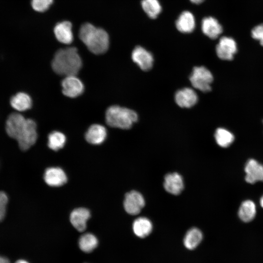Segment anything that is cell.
<instances>
[{
  "label": "cell",
  "mask_w": 263,
  "mask_h": 263,
  "mask_svg": "<svg viewBox=\"0 0 263 263\" xmlns=\"http://www.w3.org/2000/svg\"><path fill=\"white\" fill-rule=\"evenodd\" d=\"M246 182L254 184L258 181L263 182V165L253 159H249L244 167Z\"/></svg>",
  "instance_id": "obj_11"
},
{
  "label": "cell",
  "mask_w": 263,
  "mask_h": 263,
  "mask_svg": "<svg viewBox=\"0 0 263 263\" xmlns=\"http://www.w3.org/2000/svg\"><path fill=\"white\" fill-rule=\"evenodd\" d=\"M26 119L21 114L12 113L8 117L5 129L10 137L17 140L25 125Z\"/></svg>",
  "instance_id": "obj_9"
},
{
  "label": "cell",
  "mask_w": 263,
  "mask_h": 263,
  "mask_svg": "<svg viewBox=\"0 0 263 263\" xmlns=\"http://www.w3.org/2000/svg\"><path fill=\"white\" fill-rule=\"evenodd\" d=\"M137 119L138 115L134 111L117 105L110 106L105 113L106 123L113 128L129 129Z\"/></svg>",
  "instance_id": "obj_3"
},
{
  "label": "cell",
  "mask_w": 263,
  "mask_h": 263,
  "mask_svg": "<svg viewBox=\"0 0 263 263\" xmlns=\"http://www.w3.org/2000/svg\"><path fill=\"white\" fill-rule=\"evenodd\" d=\"M15 263H29L27 261L24 260H19L16 262Z\"/></svg>",
  "instance_id": "obj_33"
},
{
  "label": "cell",
  "mask_w": 263,
  "mask_h": 263,
  "mask_svg": "<svg viewBox=\"0 0 263 263\" xmlns=\"http://www.w3.org/2000/svg\"><path fill=\"white\" fill-rule=\"evenodd\" d=\"M79 37L92 53L99 55L106 52L109 46V37L103 29L86 23L80 28Z\"/></svg>",
  "instance_id": "obj_2"
},
{
  "label": "cell",
  "mask_w": 263,
  "mask_h": 263,
  "mask_svg": "<svg viewBox=\"0 0 263 263\" xmlns=\"http://www.w3.org/2000/svg\"><path fill=\"white\" fill-rule=\"evenodd\" d=\"M97 238L92 233H85L82 235L78 241L80 249L84 252L90 253L98 245Z\"/></svg>",
  "instance_id": "obj_24"
},
{
  "label": "cell",
  "mask_w": 263,
  "mask_h": 263,
  "mask_svg": "<svg viewBox=\"0 0 263 263\" xmlns=\"http://www.w3.org/2000/svg\"><path fill=\"white\" fill-rule=\"evenodd\" d=\"M38 137L37 125L32 119H26L25 125L17 139L19 148L26 150L36 143Z\"/></svg>",
  "instance_id": "obj_5"
},
{
  "label": "cell",
  "mask_w": 263,
  "mask_h": 263,
  "mask_svg": "<svg viewBox=\"0 0 263 263\" xmlns=\"http://www.w3.org/2000/svg\"><path fill=\"white\" fill-rule=\"evenodd\" d=\"M175 101L180 107L190 108L197 102L198 96L193 89L185 88L176 93Z\"/></svg>",
  "instance_id": "obj_12"
},
{
  "label": "cell",
  "mask_w": 263,
  "mask_h": 263,
  "mask_svg": "<svg viewBox=\"0 0 263 263\" xmlns=\"http://www.w3.org/2000/svg\"><path fill=\"white\" fill-rule=\"evenodd\" d=\"M86 141L93 145L102 143L107 137V130L105 127L100 124L91 125L85 135Z\"/></svg>",
  "instance_id": "obj_18"
},
{
  "label": "cell",
  "mask_w": 263,
  "mask_h": 263,
  "mask_svg": "<svg viewBox=\"0 0 263 263\" xmlns=\"http://www.w3.org/2000/svg\"><path fill=\"white\" fill-rule=\"evenodd\" d=\"M214 137L217 144L222 148L229 147L234 140V135L228 130L222 128L216 130Z\"/></svg>",
  "instance_id": "obj_25"
},
{
  "label": "cell",
  "mask_w": 263,
  "mask_h": 263,
  "mask_svg": "<svg viewBox=\"0 0 263 263\" xmlns=\"http://www.w3.org/2000/svg\"><path fill=\"white\" fill-rule=\"evenodd\" d=\"M256 212V206L254 203L248 200L241 204L238 211V216L242 221L247 223L254 218Z\"/></svg>",
  "instance_id": "obj_22"
},
{
  "label": "cell",
  "mask_w": 263,
  "mask_h": 263,
  "mask_svg": "<svg viewBox=\"0 0 263 263\" xmlns=\"http://www.w3.org/2000/svg\"><path fill=\"white\" fill-rule=\"evenodd\" d=\"M184 187L183 178L179 173H169L165 176L164 187L169 193L178 195L183 190Z\"/></svg>",
  "instance_id": "obj_13"
},
{
  "label": "cell",
  "mask_w": 263,
  "mask_h": 263,
  "mask_svg": "<svg viewBox=\"0 0 263 263\" xmlns=\"http://www.w3.org/2000/svg\"><path fill=\"white\" fill-rule=\"evenodd\" d=\"M260 205L262 207H263V195L260 199Z\"/></svg>",
  "instance_id": "obj_34"
},
{
  "label": "cell",
  "mask_w": 263,
  "mask_h": 263,
  "mask_svg": "<svg viewBox=\"0 0 263 263\" xmlns=\"http://www.w3.org/2000/svg\"><path fill=\"white\" fill-rule=\"evenodd\" d=\"M10 104L15 110L23 112L31 108L32 105V101L28 94L20 92L11 97Z\"/></svg>",
  "instance_id": "obj_21"
},
{
  "label": "cell",
  "mask_w": 263,
  "mask_h": 263,
  "mask_svg": "<svg viewBox=\"0 0 263 263\" xmlns=\"http://www.w3.org/2000/svg\"><path fill=\"white\" fill-rule=\"evenodd\" d=\"M203 33L211 39L217 38L222 33L223 27L217 19L212 17L204 18L201 24Z\"/></svg>",
  "instance_id": "obj_14"
},
{
  "label": "cell",
  "mask_w": 263,
  "mask_h": 263,
  "mask_svg": "<svg viewBox=\"0 0 263 263\" xmlns=\"http://www.w3.org/2000/svg\"><path fill=\"white\" fill-rule=\"evenodd\" d=\"M141 5L144 12L151 19L156 18L162 11L158 0H142Z\"/></svg>",
  "instance_id": "obj_26"
},
{
  "label": "cell",
  "mask_w": 263,
  "mask_h": 263,
  "mask_svg": "<svg viewBox=\"0 0 263 263\" xmlns=\"http://www.w3.org/2000/svg\"><path fill=\"white\" fill-rule=\"evenodd\" d=\"M237 51L235 40L231 37H223L216 45V52L219 58L225 60H231Z\"/></svg>",
  "instance_id": "obj_6"
},
{
  "label": "cell",
  "mask_w": 263,
  "mask_h": 263,
  "mask_svg": "<svg viewBox=\"0 0 263 263\" xmlns=\"http://www.w3.org/2000/svg\"><path fill=\"white\" fill-rule=\"evenodd\" d=\"M53 0H31L32 8L38 12H44L52 4Z\"/></svg>",
  "instance_id": "obj_28"
},
{
  "label": "cell",
  "mask_w": 263,
  "mask_h": 263,
  "mask_svg": "<svg viewBox=\"0 0 263 263\" xmlns=\"http://www.w3.org/2000/svg\"><path fill=\"white\" fill-rule=\"evenodd\" d=\"M0 263H10V262L7 258L0 256Z\"/></svg>",
  "instance_id": "obj_31"
},
{
  "label": "cell",
  "mask_w": 263,
  "mask_h": 263,
  "mask_svg": "<svg viewBox=\"0 0 263 263\" xmlns=\"http://www.w3.org/2000/svg\"><path fill=\"white\" fill-rule=\"evenodd\" d=\"M192 3L195 4H200L203 2L205 0H190Z\"/></svg>",
  "instance_id": "obj_32"
},
{
  "label": "cell",
  "mask_w": 263,
  "mask_h": 263,
  "mask_svg": "<svg viewBox=\"0 0 263 263\" xmlns=\"http://www.w3.org/2000/svg\"><path fill=\"white\" fill-rule=\"evenodd\" d=\"M48 146L54 150H57L63 148L66 142L65 135L58 131L51 132L48 135Z\"/></svg>",
  "instance_id": "obj_27"
},
{
  "label": "cell",
  "mask_w": 263,
  "mask_h": 263,
  "mask_svg": "<svg viewBox=\"0 0 263 263\" xmlns=\"http://www.w3.org/2000/svg\"><path fill=\"white\" fill-rule=\"evenodd\" d=\"M251 36L259 41L261 45L263 46V24H259L252 29Z\"/></svg>",
  "instance_id": "obj_30"
},
{
  "label": "cell",
  "mask_w": 263,
  "mask_h": 263,
  "mask_svg": "<svg viewBox=\"0 0 263 263\" xmlns=\"http://www.w3.org/2000/svg\"><path fill=\"white\" fill-rule=\"evenodd\" d=\"M72 25L70 22L64 21L56 24L54 32L56 38L60 42L69 44L73 40Z\"/></svg>",
  "instance_id": "obj_15"
},
{
  "label": "cell",
  "mask_w": 263,
  "mask_h": 263,
  "mask_svg": "<svg viewBox=\"0 0 263 263\" xmlns=\"http://www.w3.org/2000/svg\"><path fill=\"white\" fill-rule=\"evenodd\" d=\"M132 58L143 71H148L152 67L153 57L152 54L141 46H136L133 49Z\"/></svg>",
  "instance_id": "obj_10"
},
{
  "label": "cell",
  "mask_w": 263,
  "mask_h": 263,
  "mask_svg": "<svg viewBox=\"0 0 263 263\" xmlns=\"http://www.w3.org/2000/svg\"><path fill=\"white\" fill-rule=\"evenodd\" d=\"M176 27L181 33L192 32L195 27V20L192 13L188 11L183 12L176 21Z\"/></svg>",
  "instance_id": "obj_19"
},
{
  "label": "cell",
  "mask_w": 263,
  "mask_h": 263,
  "mask_svg": "<svg viewBox=\"0 0 263 263\" xmlns=\"http://www.w3.org/2000/svg\"><path fill=\"white\" fill-rule=\"evenodd\" d=\"M203 239L202 232L197 228H192L186 233L184 239V244L188 249H195Z\"/></svg>",
  "instance_id": "obj_23"
},
{
  "label": "cell",
  "mask_w": 263,
  "mask_h": 263,
  "mask_svg": "<svg viewBox=\"0 0 263 263\" xmlns=\"http://www.w3.org/2000/svg\"><path fill=\"white\" fill-rule=\"evenodd\" d=\"M144 198L141 193L132 190L125 195L124 207L126 211L131 215L138 214L145 206Z\"/></svg>",
  "instance_id": "obj_8"
},
{
  "label": "cell",
  "mask_w": 263,
  "mask_h": 263,
  "mask_svg": "<svg viewBox=\"0 0 263 263\" xmlns=\"http://www.w3.org/2000/svg\"><path fill=\"white\" fill-rule=\"evenodd\" d=\"M61 86L63 94L71 98L79 96L84 90L82 82L75 75L66 76L61 82Z\"/></svg>",
  "instance_id": "obj_7"
},
{
  "label": "cell",
  "mask_w": 263,
  "mask_h": 263,
  "mask_svg": "<svg viewBox=\"0 0 263 263\" xmlns=\"http://www.w3.org/2000/svg\"><path fill=\"white\" fill-rule=\"evenodd\" d=\"M44 179L47 185L52 187H59L67 181V176L64 171L59 168L52 167L47 169Z\"/></svg>",
  "instance_id": "obj_16"
},
{
  "label": "cell",
  "mask_w": 263,
  "mask_h": 263,
  "mask_svg": "<svg viewBox=\"0 0 263 263\" xmlns=\"http://www.w3.org/2000/svg\"><path fill=\"white\" fill-rule=\"evenodd\" d=\"M90 217V212L85 208L74 209L70 215V222L73 226L78 231H84L87 226V221Z\"/></svg>",
  "instance_id": "obj_17"
},
{
  "label": "cell",
  "mask_w": 263,
  "mask_h": 263,
  "mask_svg": "<svg viewBox=\"0 0 263 263\" xmlns=\"http://www.w3.org/2000/svg\"><path fill=\"white\" fill-rule=\"evenodd\" d=\"M8 198L7 194L4 191H0V222L4 218L6 211V206L8 203Z\"/></svg>",
  "instance_id": "obj_29"
},
{
  "label": "cell",
  "mask_w": 263,
  "mask_h": 263,
  "mask_svg": "<svg viewBox=\"0 0 263 263\" xmlns=\"http://www.w3.org/2000/svg\"><path fill=\"white\" fill-rule=\"evenodd\" d=\"M213 79L211 72L204 66L194 67L189 77L193 87L204 93L211 90L210 84Z\"/></svg>",
  "instance_id": "obj_4"
},
{
  "label": "cell",
  "mask_w": 263,
  "mask_h": 263,
  "mask_svg": "<svg viewBox=\"0 0 263 263\" xmlns=\"http://www.w3.org/2000/svg\"><path fill=\"white\" fill-rule=\"evenodd\" d=\"M82 67V60L75 47L58 50L52 62L54 71L65 76L76 75Z\"/></svg>",
  "instance_id": "obj_1"
},
{
  "label": "cell",
  "mask_w": 263,
  "mask_h": 263,
  "mask_svg": "<svg viewBox=\"0 0 263 263\" xmlns=\"http://www.w3.org/2000/svg\"><path fill=\"white\" fill-rule=\"evenodd\" d=\"M152 225L149 219L145 217H139L133 223L132 230L137 237L145 238L151 233Z\"/></svg>",
  "instance_id": "obj_20"
}]
</instances>
